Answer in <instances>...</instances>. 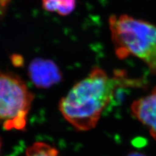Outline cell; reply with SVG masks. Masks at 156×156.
<instances>
[{
    "label": "cell",
    "instance_id": "obj_10",
    "mask_svg": "<svg viewBox=\"0 0 156 156\" xmlns=\"http://www.w3.org/2000/svg\"><path fill=\"white\" fill-rule=\"evenodd\" d=\"M1 148H2V140L0 139V150H1Z\"/></svg>",
    "mask_w": 156,
    "mask_h": 156
},
{
    "label": "cell",
    "instance_id": "obj_8",
    "mask_svg": "<svg viewBox=\"0 0 156 156\" xmlns=\"http://www.w3.org/2000/svg\"><path fill=\"white\" fill-rule=\"evenodd\" d=\"M11 0H0V10L4 9L5 8Z\"/></svg>",
    "mask_w": 156,
    "mask_h": 156
},
{
    "label": "cell",
    "instance_id": "obj_3",
    "mask_svg": "<svg viewBox=\"0 0 156 156\" xmlns=\"http://www.w3.org/2000/svg\"><path fill=\"white\" fill-rule=\"evenodd\" d=\"M33 100L20 77L0 70V125L5 129H25Z\"/></svg>",
    "mask_w": 156,
    "mask_h": 156
},
{
    "label": "cell",
    "instance_id": "obj_2",
    "mask_svg": "<svg viewBox=\"0 0 156 156\" xmlns=\"http://www.w3.org/2000/svg\"><path fill=\"white\" fill-rule=\"evenodd\" d=\"M109 25L116 56L137 57L156 74V26L127 14L111 16Z\"/></svg>",
    "mask_w": 156,
    "mask_h": 156
},
{
    "label": "cell",
    "instance_id": "obj_4",
    "mask_svg": "<svg viewBox=\"0 0 156 156\" xmlns=\"http://www.w3.org/2000/svg\"><path fill=\"white\" fill-rule=\"evenodd\" d=\"M28 74L33 83L39 89H48L59 82L61 72L51 61L35 58L29 66Z\"/></svg>",
    "mask_w": 156,
    "mask_h": 156
},
{
    "label": "cell",
    "instance_id": "obj_5",
    "mask_svg": "<svg viewBox=\"0 0 156 156\" xmlns=\"http://www.w3.org/2000/svg\"><path fill=\"white\" fill-rule=\"evenodd\" d=\"M131 109L135 118L147 127L156 140V86L150 94L134 101Z\"/></svg>",
    "mask_w": 156,
    "mask_h": 156
},
{
    "label": "cell",
    "instance_id": "obj_7",
    "mask_svg": "<svg viewBox=\"0 0 156 156\" xmlns=\"http://www.w3.org/2000/svg\"><path fill=\"white\" fill-rule=\"evenodd\" d=\"M24 156H59L58 150L43 142L33 143L27 148Z\"/></svg>",
    "mask_w": 156,
    "mask_h": 156
},
{
    "label": "cell",
    "instance_id": "obj_9",
    "mask_svg": "<svg viewBox=\"0 0 156 156\" xmlns=\"http://www.w3.org/2000/svg\"><path fill=\"white\" fill-rule=\"evenodd\" d=\"M127 156H146V155L140 154V153H139V152H132Z\"/></svg>",
    "mask_w": 156,
    "mask_h": 156
},
{
    "label": "cell",
    "instance_id": "obj_6",
    "mask_svg": "<svg viewBox=\"0 0 156 156\" xmlns=\"http://www.w3.org/2000/svg\"><path fill=\"white\" fill-rule=\"evenodd\" d=\"M42 6L48 11L66 16L74 10L76 0H42Z\"/></svg>",
    "mask_w": 156,
    "mask_h": 156
},
{
    "label": "cell",
    "instance_id": "obj_1",
    "mask_svg": "<svg viewBox=\"0 0 156 156\" xmlns=\"http://www.w3.org/2000/svg\"><path fill=\"white\" fill-rule=\"evenodd\" d=\"M135 84L138 83L128 79L124 72L119 71L109 76L102 68L94 67L62 98L58 109L77 130L89 131L95 128L116 90Z\"/></svg>",
    "mask_w": 156,
    "mask_h": 156
}]
</instances>
